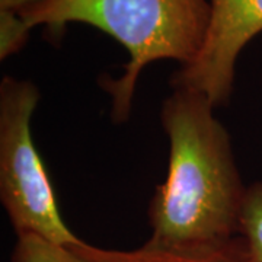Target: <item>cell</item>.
I'll use <instances>...</instances> for the list:
<instances>
[{"mask_svg":"<svg viewBox=\"0 0 262 262\" xmlns=\"http://www.w3.org/2000/svg\"><path fill=\"white\" fill-rule=\"evenodd\" d=\"M39 91L29 80L5 76L0 83V200L16 234L77 244L60 214L53 182L31 131Z\"/></svg>","mask_w":262,"mask_h":262,"instance_id":"obj_3","label":"cell"},{"mask_svg":"<svg viewBox=\"0 0 262 262\" xmlns=\"http://www.w3.org/2000/svg\"><path fill=\"white\" fill-rule=\"evenodd\" d=\"M31 28L44 25L51 34L70 22L88 24L127 48L130 61L118 79L101 80L111 98V120L130 117L141 70L153 61H194L204 46L211 20L208 0H44L16 10Z\"/></svg>","mask_w":262,"mask_h":262,"instance_id":"obj_2","label":"cell"},{"mask_svg":"<svg viewBox=\"0 0 262 262\" xmlns=\"http://www.w3.org/2000/svg\"><path fill=\"white\" fill-rule=\"evenodd\" d=\"M70 248L83 262H256L241 234L191 248H170L147 241L136 249L121 251L94 246L82 239Z\"/></svg>","mask_w":262,"mask_h":262,"instance_id":"obj_5","label":"cell"},{"mask_svg":"<svg viewBox=\"0 0 262 262\" xmlns=\"http://www.w3.org/2000/svg\"><path fill=\"white\" fill-rule=\"evenodd\" d=\"M211 20L204 46L172 76L173 89L206 95L215 108L229 102L236 60L262 31V0H210Z\"/></svg>","mask_w":262,"mask_h":262,"instance_id":"obj_4","label":"cell"},{"mask_svg":"<svg viewBox=\"0 0 262 262\" xmlns=\"http://www.w3.org/2000/svg\"><path fill=\"white\" fill-rule=\"evenodd\" d=\"M214 110L206 95L188 89H173L162 105L169 166L149 206L155 244L191 248L239 234L246 188Z\"/></svg>","mask_w":262,"mask_h":262,"instance_id":"obj_1","label":"cell"},{"mask_svg":"<svg viewBox=\"0 0 262 262\" xmlns=\"http://www.w3.org/2000/svg\"><path fill=\"white\" fill-rule=\"evenodd\" d=\"M239 234L256 262H262V182L246 188Z\"/></svg>","mask_w":262,"mask_h":262,"instance_id":"obj_7","label":"cell"},{"mask_svg":"<svg viewBox=\"0 0 262 262\" xmlns=\"http://www.w3.org/2000/svg\"><path fill=\"white\" fill-rule=\"evenodd\" d=\"M44 0H0V9L22 10Z\"/></svg>","mask_w":262,"mask_h":262,"instance_id":"obj_9","label":"cell"},{"mask_svg":"<svg viewBox=\"0 0 262 262\" xmlns=\"http://www.w3.org/2000/svg\"><path fill=\"white\" fill-rule=\"evenodd\" d=\"M31 29L19 12L0 9V58L6 60L25 47Z\"/></svg>","mask_w":262,"mask_h":262,"instance_id":"obj_8","label":"cell"},{"mask_svg":"<svg viewBox=\"0 0 262 262\" xmlns=\"http://www.w3.org/2000/svg\"><path fill=\"white\" fill-rule=\"evenodd\" d=\"M12 262H83L82 258L66 245L51 242L34 233L18 234L12 252Z\"/></svg>","mask_w":262,"mask_h":262,"instance_id":"obj_6","label":"cell"}]
</instances>
